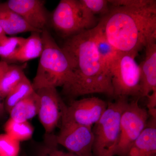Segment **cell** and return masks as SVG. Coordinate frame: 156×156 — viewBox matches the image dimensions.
<instances>
[{"mask_svg":"<svg viewBox=\"0 0 156 156\" xmlns=\"http://www.w3.org/2000/svg\"><path fill=\"white\" fill-rule=\"evenodd\" d=\"M34 91L32 84L26 76L5 98V111L9 113L18 102L28 97Z\"/></svg>","mask_w":156,"mask_h":156,"instance_id":"ffe728a7","label":"cell"},{"mask_svg":"<svg viewBox=\"0 0 156 156\" xmlns=\"http://www.w3.org/2000/svg\"><path fill=\"white\" fill-rule=\"evenodd\" d=\"M61 127L56 135L58 145L78 156H94L92 128L78 125L61 118Z\"/></svg>","mask_w":156,"mask_h":156,"instance_id":"ba28073f","label":"cell"},{"mask_svg":"<svg viewBox=\"0 0 156 156\" xmlns=\"http://www.w3.org/2000/svg\"><path fill=\"white\" fill-rule=\"evenodd\" d=\"M35 91L40 98L39 120L45 134H52L61 121L64 101L54 87H45Z\"/></svg>","mask_w":156,"mask_h":156,"instance_id":"30bf717a","label":"cell"},{"mask_svg":"<svg viewBox=\"0 0 156 156\" xmlns=\"http://www.w3.org/2000/svg\"><path fill=\"white\" fill-rule=\"evenodd\" d=\"M6 134L19 142L31 138L34 128L28 122H18L9 119L5 126Z\"/></svg>","mask_w":156,"mask_h":156,"instance_id":"44dd1931","label":"cell"},{"mask_svg":"<svg viewBox=\"0 0 156 156\" xmlns=\"http://www.w3.org/2000/svg\"><path fill=\"white\" fill-rule=\"evenodd\" d=\"M26 39L21 37H8L5 41L0 43V58L8 63L14 62L20 53Z\"/></svg>","mask_w":156,"mask_h":156,"instance_id":"7402d4cb","label":"cell"},{"mask_svg":"<svg viewBox=\"0 0 156 156\" xmlns=\"http://www.w3.org/2000/svg\"><path fill=\"white\" fill-rule=\"evenodd\" d=\"M18 156H27L26 155V154H21L20 155H18Z\"/></svg>","mask_w":156,"mask_h":156,"instance_id":"83f0119b","label":"cell"},{"mask_svg":"<svg viewBox=\"0 0 156 156\" xmlns=\"http://www.w3.org/2000/svg\"><path fill=\"white\" fill-rule=\"evenodd\" d=\"M56 135L45 134L44 140L37 144L34 150V156H78L70 152L59 149Z\"/></svg>","mask_w":156,"mask_h":156,"instance_id":"d6986e66","label":"cell"},{"mask_svg":"<svg viewBox=\"0 0 156 156\" xmlns=\"http://www.w3.org/2000/svg\"><path fill=\"white\" fill-rule=\"evenodd\" d=\"M82 4L93 15H100L101 17L109 11L110 5L107 0H80Z\"/></svg>","mask_w":156,"mask_h":156,"instance_id":"cb8c5ba5","label":"cell"},{"mask_svg":"<svg viewBox=\"0 0 156 156\" xmlns=\"http://www.w3.org/2000/svg\"><path fill=\"white\" fill-rule=\"evenodd\" d=\"M93 29L98 52L105 66L112 74L122 53L119 52L107 40L98 24Z\"/></svg>","mask_w":156,"mask_h":156,"instance_id":"9a60e30c","label":"cell"},{"mask_svg":"<svg viewBox=\"0 0 156 156\" xmlns=\"http://www.w3.org/2000/svg\"><path fill=\"white\" fill-rule=\"evenodd\" d=\"M20 142L8 134H0V156H18Z\"/></svg>","mask_w":156,"mask_h":156,"instance_id":"603a6c76","label":"cell"},{"mask_svg":"<svg viewBox=\"0 0 156 156\" xmlns=\"http://www.w3.org/2000/svg\"><path fill=\"white\" fill-rule=\"evenodd\" d=\"M93 28L66 39L61 47L72 73L69 83L62 87V92L71 101L94 93L114 97L112 74L98 52Z\"/></svg>","mask_w":156,"mask_h":156,"instance_id":"6da1fadb","label":"cell"},{"mask_svg":"<svg viewBox=\"0 0 156 156\" xmlns=\"http://www.w3.org/2000/svg\"><path fill=\"white\" fill-rule=\"evenodd\" d=\"M30 35L26 39L25 43L14 61L24 62L40 57L43 50V43L41 33L31 32Z\"/></svg>","mask_w":156,"mask_h":156,"instance_id":"ac0fdd59","label":"cell"},{"mask_svg":"<svg viewBox=\"0 0 156 156\" xmlns=\"http://www.w3.org/2000/svg\"><path fill=\"white\" fill-rule=\"evenodd\" d=\"M97 24L119 52L136 56L150 42L156 40V1L138 7L110 5Z\"/></svg>","mask_w":156,"mask_h":156,"instance_id":"7a4b0ae2","label":"cell"},{"mask_svg":"<svg viewBox=\"0 0 156 156\" xmlns=\"http://www.w3.org/2000/svg\"><path fill=\"white\" fill-rule=\"evenodd\" d=\"M8 37L2 27L0 26V43L5 41Z\"/></svg>","mask_w":156,"mask_h":156,"instance_id":"4316f807","label":"cell"},{"mask_svg":"<svg viewBox=\"0 0 156 156\" xmlns=\"http://www.w3.org/2000/svg\"><path fill=\"white\" fill-rule=\"evenodd\" d=\"M9 8L19 14L32 27L42 31L47 29L50 16L44 0H9Z\"/></svg>","mask_w":156,"mask_h":156,"instance_id":"8fae6325","label":"cell"},{"mask_svg":"<svg viewBox=\"0 0 156 156\" xmlns=\"http://www.w3.org/2000/svg\"><path fill=\"white\" fill-rule=\"evenodd\" d=\"M108 106V102L96 97L71 101L65 104L62 118L78 125L92 128L99 121Z\"/></svg>","mask_w":156,"mask_h":156,"instance_id":"9c48e42d","label":"cell"},{"mask_svg":"<svg viewBox=\"0 0 156 156\" xmlns=\"http://www.w3.org/2000/svg\"><path fill=\"white\" fill-rule=\"evenodd\" d=\"M41 36L44 48L33 87L35 91L45 87H62L72 77L67 57L47 29L42 30Z\"/></svg>","mask_w":156,"mask_h":156,"instance_id":"3957f363","label":"cell"},{"mask_svg":"<svg viewBox=\"0 0 156 156\" xmlns=\"http://www.w3.org/2000/svg\"><path fill=\"white\" fill-rule=\"evenodd\" d=\"M0 26L6 34H17L27 32L42 33L31 27L5 2L0 3Z\"/></svg>","mask_w":156,"mask_h":156,"instance_id":"5bb4252c","label":"cell"},{"mask_svg":"<svg viewBox=\"0 0 156 156\" xmlns=\"http://www.w3.org/2000/svg\"><path fill=\"white\" fill-rule=\"evenodd\" d=\"M138 99L128 101L121 115L119 143L114 156H126L131 146L147 125L149 115L141 107Z\"/></svg>","mask_w":156,"mask_h":156,"instance_id":"52a82bcc","label":"cell"},{"mask_svg":"<svg viewBox=\"0 0 156 156\" xmlns=\"http://www.w3.org/2000/svg\"><path fill=\"white\" fill-rule=\"evenodd\" d=\"M39 106L40 98L34 91L11 109L9 113L10 119L18 122H28L38 115Z\"/></svg>","mask_w":156,"mask_h":156,"instance_id":"2e32d148","label":"cell"},{"mask_svg":"<svg viewBox=\"0 0 156 156\" xmlns=\"http://www.w3.org/2000/svg\"><path fill=\"white\" fill-rule=\"evenodd\" d=\"M147 112L149 116L156 119V90L148 95Z\"/></svg>","mask_w":156,"mask_h":156,"instance_id":"d4e9b609","label":"cell"},{"mask_svg":"<svg viewBox=\"0 0 156 156\" xmlns=\"http://www.w3.org/2000/svg\"><path fill=\"white\" fill-rule=\"evenodd\" d=\"M25 67L17 65H9L0 83V97L5 98L8 94L26 76Z\"/></svg>","mask_w":156,"mask_h":156,"instance_id":"e0dca14e","label":"cell"},{"mask_svg":"<svg viewBox=\"0 0 156 156\" xmlns=\"http://www.w3.org/2000/svg\"><path fill=\"white\" fill-rule=\"evenodd\" d=\"M126 156H156V119L151 118Z\"/></svg>","mask_w":156,"mask_h":156,"instance_id":"4fadbf2b","label":"cell"},{"mask_svg":"<svg viewBox=\"0 0 156 156\" xmlns=\"http://www.w3.org/2000/svg\"><path fill=\"white\" fill-rule=\"evenodd\" d=\"M9 63L6 62L1 60L0 61V83H1V79L4 74V73L7 69L9 66ZM5 109L4 108V103L1 102V98L0 97V117L2 116L5 113Z\"/></svg>","mask_w":156,"mask_h":156,"instance_id":"484cf974","label":"cell"},{"mask_svg":"<svg viewBox=\"0 0 156 156\" xmlns=\"http://www.w3.org/2000/svg\"><path fill=\"white\" fill-rule=\"evenodd\" d=\"M156 40L146 46L145 58L139 64L141 71V98L147 97L156 90Z\"/></svg>","mask_w":156,"mask_h":156,"instance_id":"7c38bea8","label":"cell"},{"mask_svg":"<svg viewBox=\"0 0 156 156\" xmlns=\"http://www.w3.org/2000/svg\"><path fill=\"white\" fill-rule=\"evenodd\" d=\"M50 17L53 28L65 39L92 29L98 22L80 0H61Z\"/></svg>","mask_w":156,"mask_h":156,"instance_id":"5b68a950","label":"cell"},{"mask_svg":"<svg viewBox=\"0 0 156 156\" xmlns=\"http://www.w3.org/2000/svg\"><path fill=\"white\" fill-rule=\"evenodd\" d=\"M136 56L121 53L112 72L114 97L141 98V76Z\"/></svg>","mask_w":156,"mask_h":156,"instance_id":"8992f818","label":"cell"},{"mask_svg":"<svg viewBox=\"0 0 156 156\" xmlns=\"http://www.w3.org/2000/svg\"><path fill=\"white\" fill-rule=\"evenodd\" d=\"M128 101V98L119 97L108 102L106 109L92 129L94 156H114L119 139L121 115Z\"/></svg>","mask_w":156,"mask_h":156,"instance_id":"277c9868","label":"cell"}]
</instances>
